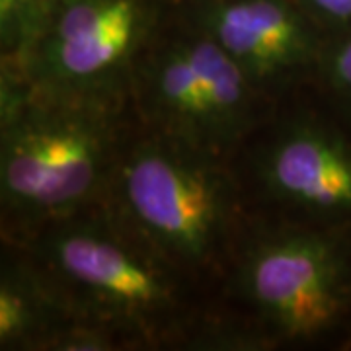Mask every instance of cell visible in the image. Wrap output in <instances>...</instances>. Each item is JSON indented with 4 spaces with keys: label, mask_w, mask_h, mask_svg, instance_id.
I'll return each mask as SVG.
<instances>
[{
    "label": "cell",
    "mask_w": 351,
    "mask_h": 351,
    "mask_svg": "<svg viewBox=\"0 0 351 351\" xmlns=\"http://www.w3.org/2000/svg\"><path fill=\"white\" fill-rule=\"evenodd\" d=\"M162 29L160 0H63L16 71L55 94L131 100L138 61Z\"/></svg>",
    "instance_id": "8992f818"
},
{
    "label": "cell",
    "mask_w": 351,
    "mask_h": 351,
    "mask_svg": "<svg viewBox=\"0 0 351 351\" xmlns=\"http://www.w3.org/2000/svg\"><path fill=\"white\" fill-rule=\"evenodd\" d=\"M252 168L260 193L297 223L351 230V131L293 117L265 137Z\"/></svg>",
    "instance_id": "52a82bcc"
},
{
    "label": "cell",
    "mask_w": 351,
    "mask_h": 351,
    "mask_svg": "<svg viewBox=\"0 0 351 351\" xmlns=\"http://www.w3.org/2000/svg\"><path fill=\"white\" fill-rule=\"evenodd\" d=\"M82 320L32 254H4L0 269V350L55 351L69 328Z\"/></svg>",
    "instance_id": "9c48e42d"
},
{
    "label": "cell",
    "mask_w": 351,
    "mask_h": 351,
    "mask_svg": "<svg viewBox=\"0 0 351 351\" xmlns=\"http://www.w3.org/2000/svg\"><path fill=\"white\" fill-rule=\"evenodd\" d=\"M106 203L186 274L230 256L242 203L226 158L143 129L125 143Z\"/></svg>",
    "instance_id": "3957f363"
},
{
    "label": "cell",
    "mask_w": 351,
    "mask_h": 351,
    "mask_svg": "<svg viewBox=\"0 0 351 351\" xmlns=\"http://www.w3.org/2000/svg\"><path fill=\"white\" fill-rule=\"evenodd\" d=\"M82 320L125 348L197 343L205 326L188 276L101 201L20 242Z\"/></svg>",
    "instance_id": "7a4b0ae2"
},
{
    "label": "cell",
    "mask_w": 351,
    "mask_h": 351,
    "mask_svg": "<svg viewBox=\"0 0 351 351\" xmlns=\"http://www.w3.org/2000/svg\"><path fill=\"white\" fill-rule=\"evenodd\" d=\"M232 289L269 341H324L351 324V230L283 223L242 232Z\"/></svg>",
    "instance_id": "277c9868"
},
{
    "label": "cell",
    "mask_w": 351,
    "mask_h": 351,
    "mask_svg": "<svg viewBox=\"0 0 351 351\" xmlns=\"http://www.w3.org/2000/svg\"><path fill=\"white\" fill-rule=\"evenodd\" d=\"M316 76L351 125V27L326 36Z\"/></svg>",
    "instance_id": "8fae6325"
},
{
    "label": "cell",
    "mask_w": 351,
    "mask_h": 351,
    "mask_svg": "<svg viewBox=\"0 0 351 351\" xmlns=\"http://www.w3.org/2000/svg\"><path fill=\"white\" fill-rule=\"evenodd\" d=\"M324 36L351 27V0H297Z\"/></svg>",
    "instance_id": "7c38bea8"
},
{
    "label": "cell",
    "mask_w": 351,
    "mask_h": 351,
    "mask_svg": "<svg viewBox=\"0 0 351 351\" xmlns=\"http://www.w3.org/2000/svg\"><path fill=\"white\" fill-rule=\"evenodd\" d=\"M262 98L239 64L193 24L162 29L131 82V108L145 129L225 158L256 129Z\"/></svg>",
    "instance_id": "5b68a950"
},
{
    "label": "cell",
    "mask_w": 351,
    "mask_h": 351,
    "mask_svg": "<svg viewBox=\"0 0 351 351\" xmlns=\"http://www.w3.org/2000/svg\"><path fill=\"white\" fill-rule=\"evenodd\" d=\"M189 24L213 39L263 96L316 73L326 39L297 0H201Z\"/></svg>",
    "instance_id": "ba28073f"
},
{
    "label": "cell",
    "mask_w": 351,
    "mask_h": 351,
    "mask_svg": "<svg viewBox=\"0 0 351 351\" xmlns=\"http://www.w3.org/2000/svg\"><path fill=\"white\" fill-rule=\"evenodd\" d=\"M63 0H0L2 64L20 69L38 45Z\"/></svg>",
    "instance_id": "30bf717a"
},
{
    "label": "cell",
    "mask_w": 351,
    "mask_h": 351,
    "mask_svg": "<svg viewBox=\"0 0 351 351\" xmlns=\"http://www.w3.org/2000/svg\"><path fill=\"white\" fill-rule=\"evenodd\" d=\"M131 100L64 96L0 71V203L18 242L106 199Z\"/></svg>",
    "instance_id": "6da1fadb"
}]
</instances>
